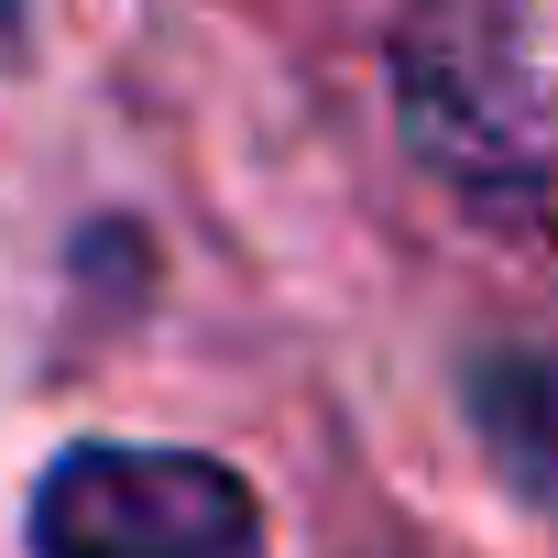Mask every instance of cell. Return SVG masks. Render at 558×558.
Returning a JSON list of instances; mask_svg holds the SVG:
<instances>
[{
    "label": "cell",
    "mask_w": 558,
    "mask_h": 558,
    "mask_svg": "<svg viewBox=\"0 0 558 558\" xmlns=\"http://www.w3.org/2000/svg\"><path fill=\"white\" fill-rule=\"evenodd\" d=\"M34 558H263V514L197 449L88 438L34 482Z\"/></svg>",
    "instance_id": "1"
},
{
    "label": "cell",
    "mask_w": 558,
    "mask_h": 558,
    "mask_svg": "<svg viewBox=\"0 0 558 558\" xmlns=\"http://www.w3.org/2000/svg\"><path fill=\"white\" fill-rule=\"evenodd\" d=\"M471 427L514 493L558 504V351H482L471 362Z\"/></svg>",
    "instance_id": "3"
},
{
    "label": "cell",
    "mask_w": 558,
    "mask_h": 558,
    "mask_svg": "<svg viewBox=\"0 0 558 558\" xmlns=\"http://www.w3.org/2000/svg\"><path fill=\"white\" fill-rule=\"evenodd\" d=\"M405 132L416 154L460 186V197H536L547 186V143H536V99L504 77V56L482 34H416L405 45Z\"/></svg>",
    "instance_id": "2"
}]
</instances>
